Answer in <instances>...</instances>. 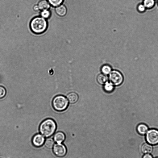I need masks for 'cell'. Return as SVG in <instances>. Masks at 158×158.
Listing matches in <instances>:
<instances>
[{
	"mask_svg": "<svg viewBox=\"0 0 158 158\" xmlns=\"http://www.w3.org/2000/svg\"><path fill=\"white\" fill-rule=\"evenodd\" d=\"M104 84V89L106 92L110 93L113 91L114 89V86L111 82L107 81Z\"/></svg>",
	"mask_w": 158,
	"mask_h": 158,
	"instance_id": "cell-14",
	"label": "cell"
},
{
	"mask_svg": "<svg viewBox=\"0 0 158 158\" xmlns=\"http://www.w3.org/2000/svg\"><path fill=\"white\" fill-rule=\"evenodd\" d=\"M152 146L148 143H145L142 146L141 150L143 153L145 154L150 153L152 151Z\"/></svg>",
	"mask_w": 158,
	"mask_h": 158,
	"instance_id": "cell-13",
	"label": "cell"
},
{
	"mask_svg": "<svg viewBox=\"0 0 158 158\" xmlns=\"http://www.w3.org/2000/svg\"><path fill=\"white\" fill-rule=\"evenodd\" d=\"M142 158H153V157L151 154H146L143 156Z\"/></svg>",
	"mask_w": 158,
	"mask_h": 158,
	"instance_id": "cell-24",
	"label": "cell"
},
{
	"mask_svg": "<svg viewBox=\"0 0 158 158\" xmlns=\"http://www.w3.org/2000/svg\"><path fill=\"white\" fill-rule=\"evenodd\" d=\"M33 10L34 11H38L40 9L38 5H35L33 6Z\"/></svg>",
	"mask_w": 158,
	"mask_h": 158,
	"instance_id": "cell-23",
	"label": "cell"
},
{
	"mask_svg": "<svg viewBox=\"0 0 158 158\" xmlns=\"http://www.w3.org/2000/svg\"><path fill=\"white\" fill-rule=\"evenodd\" d=\"M50 4L52 6L57 7L61 4L64 0H47Z\"/></svg>",
	"mask_w": 158,
	"mask_h": 158,
	"instance_id": "cell-20",
	"label": "cell"
},
{
	"mask_svg": "<svg viewBox=\"0 0 158 158\" xmlns=\"http://www.w3.org/2000/svg\"><path fill=\"white\" fill-rule=\"evenodd\" d=\"M137 9L139 12L143 13L145 11L146 8L143 4H140L137 6Z\"/></svg>",
	"mask_w": 158,
	"mask_h": 158,
	"instance_id": "cell-22",
	"label": "cell"
},
{
	"mask_svg": "<svg viewBox=\"0 0 158 158\" xmlns=\"http://www.w3.org/2000/svg\"><path fill=\"white\" fill-rule=\"evenodd\" d=\"M53 151L55 155L59 157L64 156L67 153L66 147L61 143H57L54 145Z\"/></svg>",
	"mask_w": 158,
	"mask_h": 158,
	"instance_id": "cell-6",
	"label": "cell"
},
{
	"mask_svg": "<svg viewBox=\"0 0 158 158\" xmlns=\"http://www.w3.org/2000/svg\"><path fill=\"white\" fill-rule=\"evenodd\" d=\"M69 105L67 99L64 96L59 95L56 96L52 101L54 109L58 111L65 110Z\"/></svg>",
	"mask_w": 158,
	"mask_h": 158,
	"instance_id": "cell-3",
	"label": "cell"
},
{
	"mask_svg": "<svg viewBox=\"0 0 158 158\" xmlns=\"http://www.w3.org/2000/svg\"><path fill=\"white\" fill-rule=\"evenodd\" d=\"M155 158H158V157H156Z\"/></svg>",
	"mask_w": 158,
	"mask_h": 158,
	"instance_id": "cell-26",
	"label": "cell"
},
{
	"mask_svg": "<svg viewBox=\"0 0 158 158\" xmlns=\"http://www.w3.org/2000/svg\"><path fill=\"white\" fill-rule=\"evenodd\" d=\"M110 82L115 86H119L121 85L124 81V77L119 71L114 70L111 71L109 77Z\"/></svg>",
	"mask_w": 158,
	"mask_h": 158,
	"instance_id": "cell-4",
	"label": "cell"
},
{
	"mask_svg": "<svg viewBox=\"0 0 158 158\" xmlns=\"http://www.w3.org/2000/svg\"><path fill=\"white\" fill-rule=\"evenodd\" d=\"M65 137V135L63 132L59 131L54 135V140L57 143H60L64 141Z\"/></svg>",
	"mask_w": 158,
	"mask_h": 158,
	"instance_id": "cell-10",
	"label": "cell"
},
{
	"mask_svg": "<svg viewBox=\"0 0 158 158\" xmlns=\"http://www.w3.org/2000/svg\"><path fill=\"white\" fill-rule=\"evenodd\" d=\"M67 98L69 102L71 104L76 103L78 99V96L77 94L74 92H71L69 94Z\"/></svg>",
	"mask_w": 158,
	"mask_h": 158,
	"instance_id": "cell-11",
	"label": "cell"
},
{
	"mask_svg": "<svg viewBox=\"0 0 158 158\" xmlns=\"http://www.w3.org/2000/svg\"><path fill=\"white\" fill-rule=\"evenodd\" d=\"M148 128L147 125L143 123L139 124L136 127L138 132L141 135L146 134L148 131Z\"/></svg>",
	"mask_w": 158,
	"mask_h": 158,
	"instance_id": "cell-9",
	"label": "cell"
},
{
	"mask_svg": "<svg viewBox=\"0 0 158 158\" xmlns=\"http://www.w3.org/2000/svg\"><path fill=\"white\" fill-rule=\"evenodd\" d=\"M157 5H158V0H157Z\"/></svg>",
	"mask_w": 158,
	"mask_h": 158,
	"instance_id": "cell-25",
	"label": "cell"
},
{
	"mask_svg": "<svg viewBox=\"0 0 158 158\" xmlns=\"http://www.w3.org/2000/svg\"><path fill=\"white\" fill-rule=\"evenodd\" d=\"M146 139L147 142L150 144H158V130L151 129L148 130L146 135Z\"/></svg>",
	"mask_w": 158,
	"mask_h": 158,
	"instance_id": "cell-5",
	"label": "cell"
},
{
	"mask_svg": "<svg viewBox=\"0 0 158 158\" xmlns=\"http://www.w3.org/2000/svg\"><path fill=\"white\" fill-rule=\"evenodd\" d=\"M51 15V11L48 9L42 10L40 12L41 16L45 19L49 18Z\"/></svg>",
	"mask_w": 158,
	"mask_h": 158,
	"instance_id": "cell-19",
	"label": "cell"
},
{
	"mask_svg": "<svg viewBox=\"0 0 158 158\" xmlns=\"http://www.w3.org/2000/svg\"><path fill=\"white\" fill-rule=\"evenodd\" d=\"M47 27L48 23L46 19L41 16L35 17L30 22V28L35 34L43 33L46 30Z\"/></svg>",
	"mask_w": 158,
	"mask_h": 158,
	"instance_id": "cell-1",
	"label": "cell"
},
{
	"mask_svg": "<svg viewBox=\"0 0 158 158\" xmlns=\"http://www.w3.org/2000/svg\"><path fill=\"white\" fill-rule=\"evenodd\" d=\"M6 94L5 89L2 86H0V98H3Z\"/></svg>",
	"mask_w": 158,
	"mask_h": 158,
	"instance_id": "cell-21",
	"label": "cell"
},
{
	"mask_svg": "<svg viewBox=\"0 0 158 158\" xmlns=\"http://www.w3.org/2000/svg\"><path fill=\"white\" fill-rule=\"evenodd\" d=\"M56 128V125L55 121L51 118H48L41 123L39 130L43 136L49 137L53 134Z\"/></svg>",
	"mask_w": 158,
	"mask_h": 158,
	"instance_id": "cell-2",
	"label": "cell"
},
{
	"mask_svg": "<svg viewBox=\"0 0 158 158\" xmlns=\"http://www.w3.org/2000/svg\"><path fill=\"white\" fill-rule=\"evenodd\" d=\"M55 12L58 16L63 17L66 15L67 13V9L63 5H60L56 7Z\"/></svg>",
	"mask_w": 158,
	"mask_h": 158,
	"instance_id": "cell-8",
	"label": "cell"
},
{
	"mask_svg": "<svg viewBox=\"0 0 158 158\" xmlns=\"http://www.w3.org/2000/svg\"><path fill=\"white\" fill-rule=\"evenodd\" d=\"M37 5L40 10H41L48 9L50 6V5L47 0H41Z\"/></svg>",
	"mask_w": 158,
	"mask_h": 158,
	"instance_id": "cell-12",
	"label": "cell"
},
{
	"mask_svg": "<svg viewBox=\"0 0 158 158\" xmlns=\"http://www.w3.org/2000/svg\"><path fill=\"white\" fill-rule=\"evenodd\" d=\"M54 144V140L50 138L47 139L44 142L45 146L48 148H52L53 147Z\"/></svg>",
	"mask_w": 158,
	"mask_h": 158,
	"instance_id": "cell-18",
	"label": "cell"
},
{
	"mask_svg": "<svg viewBox=\"0 0 158 158\" xmlns=\"http://www.w3.org/2000/svg\"><path fill=\"white\" fill-rule=\"evenodd\" d=\"M143 4L146 9H150L154 6L155 1L154 0H143Z\"/></svg>",
	"mask_w": 158,
	"mask_h": 158,
	"instance_id": "cell-15",
	"label": "cell"
},
{
	"mask_svg": "<svg viewBox=\"0 0 158 158\" xmlns=\"http://www.w3.org/2000/svg\"><path fill=\"white\" fill-rule=\"evenodd\" d=\"M112 69L109 65L106 64L103 65L101 68V71L103 74L107 75L111 72Z\"/></svg>",
	"mask_w": 158,
	"mask_h": 158,
	"instance_id": "cell-16",
	"label": "cell"
},
{
	"mask_svg": "<svg viewBox=\"0 0 158 158\" xmlns=\"http://www.w3.org/2000/svg\"><path fill=\"white\" fill-rule=\"evenodd\" d=\"M45 142V138L41 134H38L35 135L32 139L33 145L36 147L42 146Z\"/></svg>",
	"mask_w": 158,
	"mask_h": 158,
	"instance_id": "cell-7",
	"label": "cell"
},
{
	"mask_svg": "<svg viewBox=\"0 0 158 158\" xmlns=\"http://www.w3.org/2000/svg\"><path fill=\"white\" fill-rule=\"evenodd\" d=\"M97 81L99 84L103 85L107 81V77L105 75L101 74L97 76Z\"/></svg>",
	"mask_w": 158,
	"mask_h": 158,
	"instance_id": "cell-17",
	"label": "cell"
}]
</instances>
